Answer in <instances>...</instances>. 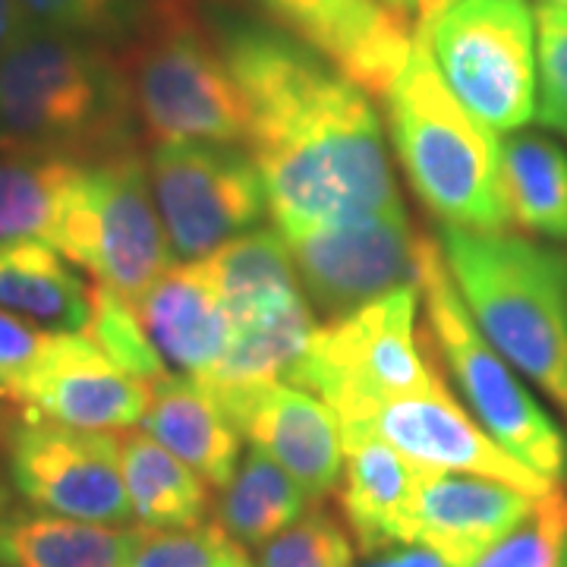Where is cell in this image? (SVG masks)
<instances>
[{
	"instance_id": "277c9868",
	"label": "cell",
	"mask_w": 567,
	"mask_h": 567,
	"mask_svg": "<svg viewBox=\"0 0 567 567\" xmlns=\"http://www.w3.org/2000/svg\"><path fill=\"white\" fill-rule=\"evenodd\" d=\"M382 102L394 152L420 203L445 227L507 230L495 133L457 102L416 35Z\"/></svg>"
},
{
	"instance_id": "f546056e",
	"label": "cell",
	"mask_w": 567,
	"mask_h": 567,
	"mask_svg": "<svg viewBox=\"0 0 567 567\" xmlns=\"http://www.w3.org/2000/svg\"><path fill=\"white\" fill-rule=\"evenodd\" d=\"M126 567H256L244 543L218 520L186 529H145Z\"/></svg>"
},
{
	"instance_id": "8fae6325",
	"label": "cell",
	"mask_w": 567,
	"mask_h": 567,
	"mask_svg": "<svg viewBox=\"0 0 567 567\" xmlns=\"http://www.w3.org/2000/svg\"><path fill=\"white\" fill-rule=\"evenodd\" d=\"M309 306L328 322L416 284V244L404 205L353 221L281 234Z\"/></svg>"
},
{
	"instance_id": "7c38bea8",
	"label": "cell",
	"mask_w": 567,
	"mask_h": 567,
	"mask_svg": "<svg viewBox=\"0 0 567 567\" xmlns=\"http://www.w3.org/2000/svg\"><path fill=\"white\" fill-rule=\"evenodd\" d=\"M10 483L48 514L111 527L133 520L114 432L22 420L10 435Z\"/></svg>"
},
{
	"instance_id": "d6986e66",
	"label": "cell",
	"mask_w": 567,
	"mask_h": 567,
	"mask_svg": "<svg viewBox=\"0 0 567 567\" xmlns=\"http://www.w3.org/2000/svg\"><path fill=\"white\" fill-rule=\"evenodd\" d=\"M142 328L164 365L205 382L230 341V316L199 262L171 265L136 300Z\"/></svg>"
},
{
	"instance_id": "4316f807",
	"label": "cell",
	"mask_w": 567,
	"mask_h": 567,
	"mask_svg": "<svg viewBox=\"0 0 567 567\" xmlns=\"http://www.w3.org/2000/svg\"><path fill=\"white\" fill-rule=\"evenodd\" d=\"M82 164L51 155H3L0 162V244H58L66 199Z\"/></svg>"
},
{
	"instance_id": "8992f818",
	"label": "cell",
	"mask_w": 567,
	"mask_h": 567,
	"mask_svg": "<svg viewBox=\"0 0 567 567\" xmlns=\"http://www.w3.org/2000/svg\"><path fill=\"white\" fill-rule=\"evenodd\" d=\"M416 262V287L429 319V341L442 353L476 423L520 464L546 476L548 483H565L567 435L517 379L520 372L476 328L451 281L442 244L420 237Z\"/></svg>"
},
{
	"instance_id": "8d00e7d4",
	"label": "cell",
	"mask_w": 567,
	"mask_h": 567,
	"mask_svg": "<svg viewBox=\"0 0 567 567\" xmlns=\"http://www.w3.org/2000/svg\"><path fill=\"white\" fill-rule=\"evenodd\" d=\"M379 3H385L388 10H394V13H404V17H410V13L416 10V0H379Z\"/></svg>"
},
{
	"instance_id": "1f68e13d",
	"label": "cell",
	"mask_w": 567,
	"mask_h": 567,
	"mask_svg": "<svg viewBox=\"0 0 567 567\" xmlns=\"http://www.w3.org/2000/svg\"><path fill=\"white\" fill-rule=\"evenodd\" d=\"M353 536L324 511H309L259 548L256 567H353Z\"/></svg>"
},
{
	"instance_id": "4fadbf2b",
	"label": "cell",
	"mask_w": 567,
	"mask_h": 567,
	"mask_svg": "<svg viewBox=\"0 0 567 567\" xmlns=\"http://www.w3.org/2000/svg\"><path fill=\"white\" fill-rule=\"evenodd\" d=\"M341 432H372L425 470L486 476L536 498L555 488V483H548L546 476L520 464L511 451L498 445L476 423V416L447 391L445 379L423 394L394 398L372 406L363 420L341 425Z\"/></svg>"
},
{
	"instance_id": "30bf717a",
	"label": "cell",
	"mask_w": 567,
	"mask_h": 567,
	"mask_svg": "<svg viewBox=\"0 0 567 567\" xmlns=\"http://www.w3.org/2000/svg\"><path fill=\"white\" fill-rule=\"evenodd\" d=\"M148 181L167 244L183 262H199L240 234L256 230L268 212L259 167L240 145H155Z\"/></svg>"
},
{
	"instance_id": "ffe728a7",
	"label": "cell",
	"mask_w": 567,
	"mask_h": 567,
	"mask_svg": "<svg viewBox=\"0 0 567 567\" xmlns=\"http://www.w3.org/2000/svg\"><path fill=\"white\" fill-rule=\"evenodd\" d=\"M142 432L177 454L208 486L224 488L240 466L244 435L224 413L221 401L189 375H164L148 388Z\"/></svg>"
},
{
	"instance_id": "5b68a950",
	"label": "cell",
	"mask_w": 567,
	"mask_h": 567,
	"mask_svg": "<svg viewBox=\"0 0 567 567\" xmlns=\"http://www.w3.org/2000/svg\"><path fill=\"white\" fill-rule=\"evenodd\" d=\"M133 117L145 140L246 142V102L205 0H155L121 48Z\"/></svg>"
},
{
	"instance_id": "6da1fadb",
	"label": "cell",
	"mask_w": 567,
	"mask_h": 567,
	"mask_svg": "<svg viewBox=\"0 0 567 567\" xmlns=\"http://www.w3.org/2000/svg\"><path fill=\"white\" fill-rule=\"evenodd\" d=\"M246 102V152L281 234L401 208L372 95L278 25L208 7Z\"/></svg>"
},
{
	"instance_id": "74e56055",
	"label": "cell",
	"mask_w": 567,
	"mask_h": 567,
	"mask_svg": "<svg viewBox=\"0 0 567 567\" xmlns=\"http://www.w3.org/2000/svg\"><path fill=\"white\" fill-rule=\"evenodd\" d=\"M3 511H7V495L0 492V514H3Z\"/></svg>"
},
{
	"instance_id": "9c48e42d",
	"label": "cell",
	"mask_w": 567,
	"mask_h": 567,
	"mask_svg": "<svg viewBox=\"0 0 567 567\" xmlns=\"http://www.w3.org/2000/svg\"><path fill=\"white\" fill-rule=\"evenodd\" d=\"M54 249L133 303L171 268L174 249L136 145L82 164Z\"/></svg>"
},
{
	"instance_id": "e575fe53",
	"label": "cell",
	"mask_w": 567,
	"mask_h": 567,
	"mask_svg": "<svg viewBox=\"0 0 567 567\" xmlns=\"http://www.w3.org/2000/svg\"><path fill=\"white\" fill-rule=\"evenodd\" d=\"M363 567H451L432 548L425 546H391L369 555Z\"/></svg>"
},
{
	"instance_id": "4dcf8cb0",
	"label": "cell",
	"mask_w": 567,
	"mask_h": 567,
	"mask_svg": "<svg viewBox=\"0 0 567 567\" xmlns=\"http://www.w3.org/2000/svg\"><path fill=\"white\" fill-rule=\"evenodd\" d=\"M473 567H567V495L555 486Z\"/></svg>"
},
{
	"instance_id": "603a6c76",
	"label": "cell",
	"mask_w": 567,
	"mask_h": 567,
	"mask_svg": "<svg viewBox=\"0 0 567 567\" xmlns=\"http://www.w3.org/2000/svg\"><path fill=\"white\" fill-rule=\"evenodd\" d=\"M498 186L507 227L567 244V152L558 142L507 136L498 145Z\"/></svg>"
},
{
	"instance_id": "7a4b0ae2",
	"label": "cell",
	"mask_w": 567,
	"mask_h": 567,
	"mask_svg": "<svg viewBox=\"0 0 567 567\" xmlns=\"http://www.w3.org/2000/svg\"><path fill=\"white\" fill-rule=\"evenodd\" d=\"M136 145L121 54L22 20L0 58V152L92 164Z\"/></svg>"
},
{
	"instance_id": "5bb4252c",
	"label": "cell",
	"mask_w": 567,
	"mask_h": 567,
	"mask_svg": "<svg viewBox=\"0 0 567 567\" xmlns=\"http://www.w3.org/2000/svg\"><path fill=\"white\" fill-rule=\"evenodd\" d=\"M7 404L20 406L22 420L121 432L142 423L148 385L111 363L82 331H54Z\"/></svg>"
},
{
	"instance_id": "83f0119b",
	"label": "cell",
	"mask_w": 567,
	"mask_h": 567,
	"mask_svg": "<svg viewBox=\"0 0 567 567\" xmlns=\"http://www.w3.org/2000/svg\"><path fill=\"white\" fill-rule=\"evenodd\" d=\"M82 334L99 347L111 363L121 365L133 379H140L142 385L152 388L167 375V365L142 328L136 303L99 281L92 284V306H89V322L82 328Z\"/></svg>"
},
{
	"instance_id": "d6a6232c",
	"label": "cell",
	"mask_w": 567,
	"mask_h": 567,
	"mask_svg": "<svg viewBox=\"0 0 567 567\" xmlns=\"http://www.w3.org/2000/svg\"><path fill=\"white\" fill-rule=\"evenodd\" d=\"M536 121L567 136V7L536 10Z\"/></svg>"
},
{
	"instance_id": "484cf974",
	"label": "cell",
	"mask_w": 567,
	"mask_h": 567,
	"mask_svg": "<svg viewBox=\"0 0 567 567\" xmlns=\"http://www.w3.org/2000/svg\"><path fill=\"white\" fill-rule=\"evenodd\" d=\"M303 486L262 451H249L221 488L215 520L246 548H262L281 529L297 524L309 507Z\"/></svg>"
},
{
	"instance_id": "2e32d148",
	"label": "cell",
	"mask_w": 567,
	"mask_h": 567,
	"mask_svg": "<svg viewBox=\"0 0 567 567\" xmlns=\"http://www.w3.org/2000/svg\"><path fill=\"white\" fill-rule=\"evenodd\" d=\"M281 32L334 63L365 95L385 99L404 70L413 35L404 13L379 0H249Z\"/></svg>"
},
{
	"instance_id": "52a82bcc",
	"label": "cell",
	"mask_w": 567,
	"mask_h": 567,
	"mask_svg": "<svg viewBox=\"0 0 567 567\" xmlns=\"http://www.w3.org/2000/svg\"><path fill=\"white\" fill-rule=\"evenodd\" d=\"M416 303L420 287L410 284L319 324L284 382L322 398L341 425L363 420L385 401L435 388L442 372L435 369V357H425L420 347Z\"/></svg>"
},
{
	"instance_id": "f35d334b",
	"label": "cell",
	"mask_w": 567,
	"mask_h": 567,
	"mask_svg": "<svg viewBox=\"0 0 567 567\" xmlns=\"http://www.w3.org/2000/svg\"><path fill=\"white\" fill-rule=\"evenodd\" d=\"M543 3H555V7H567V0H543Z\"/></svg>"
},
{
	"instance_id": "9a60e30c",
	"label": "cell",
	"mask_w": 567,
	"mask_h": 567,
	"mask_svg": "<svg viewBox=\"0 0 567 567\" xmlns=\"http://www.w3.org/2000/svg\"><path fill=\"white\" fill-rule=\"evenodd\" d=\"M208 391L221 401L237 432L265 457L284 466L312 502L338 488L344 470V439L334 410L322 398L284 379Z\"/></svg>"
},
{
	"instance_id": "cb8c5ba5",
	"label": "cell",
	"mask_w": 567,
	"mask_h": 567,
	"mask_svg": "<svg viewBox=\"0 0 567 567\" xmlns=\"http://www.w3.org/2000/svg\"><path fill=\"white\" fill-rule=\"evenodd\" d=\"M121 466L140 527L186 529L205 524L208 483L148 432L121 435Z\"/></svg>"
},
{
	"instance_id": "d590c367",
	"label": "cell",
	"mask_w": 567,
	"mask_h": 567,
	"mask_svg": "<svg viewBox=\"0 0 567 567\" xmlns=\"http://www.w3.org/2000/svg\"><path fill=\"white\" fill-rule=\"evenodd\" d=\"M20 25L22 13L20 7H17V0H0V58H3V51L10 48L13 35L20 32Z\"/></svg>"
},
{
	"instance_id": "ac0fdd59",
	"label": "cell",
	"mask_w": 567,
	"mask_h": 567,
	"mask_svg": "<svg viewBox=\"0 0 567 567\" xmlns=\"http://www.w3.org/2000/svg\"><path fill=\"white\" fill-rule=\"evenodd\" d=\"M344 470L338 480V507L353 546L375 555L391 546H413V505L425 466L372 432H341Z\"/></svg>"
},
{
	"instance_id": "f1b7e54d",
	"label": "cell",
	"mask_w": 567,
	"mask_h": 567,
	"mask_svg": "<svg viewBox=\"0 0 567 567\" xmlns=\"http://www.w3.org/2000/svg\"><path fill=\"white\" fill-rule=\"evenodd\" d=\"M17 7L32 25L117 51L136 35L155 0H17Z\"/></svg>"
},
{
	"instance_id": "e0dca14e",
	"label": "cell",
	"mask_w": 567,
	"mask_h": 567,
	"mask_svg": "<svg viewBox=\"0 0 567 567\" xmlns=\"http://www.w3.org/2000/svg\"><path fill=\"white\" fill-rule=\"evenodd\" d=\"M536 502L498 480L425 470L413 505V546L432 548L451 567H473L527 520Z\"/></svg>"
},
{
	"instance_id": "3957f363",
	"label": "cell",
	"mask_w": 567,
	"mask_h": 567,
	"mask_svg": "<svg viewBox=\"0 0 567 567\" xmlns=\"http://www.w3.org/2000/svg\"><path fill=\"white\" fill-rule=\"evenodd\" d=\"M451 281L476 328L567 416V252L507 230L442 227Z\"/></svg>"
},
{
	"instance_id": "d4e9b609",
	"label": "cell",
	"mask_w": 567,
	"mask_h": 567,
	"mask_svg": "<svg viewBox=\"0 0 567 567\" xmlns=\"http://www.w3.org/2000/svg\"><path fill=\"white\" fill-rule=\"evenodd\" d=\"M205 275L218 287L227 316H246L265 306L284 303L303 293L297 265L281 230L256 227L199 259Z\"/></svg>"
},
{
	"instance_id": "44dd1931",
	"label": "cell",
	"mask_w": 567,
	"mask_h": 567,
	"mask_svg": "<svg viewBox=\"0 0 567 567\" xmlns=\"http://www.w3.org/2000/svg\"><path fill=\"white\" fill-rule=\"evenodd\" d=\"M136 539L140 527L7 507L0 514V567H126Z\"/></svg>"
},
{
	"instance_id": "836d02e7",
	"label": "cell",
	"mask_w": 567,
	"mask_h": 567,
	"mask_svg": "<svg viewBox=\"0 0 567 567\" xmlns=\"http://www.w3.org/2000/svg\"><path fill=\"white\" fill-rule=\"evenodd\" d=\"M54 331L0 309V401H7L39 363Z\"/></svg>"
},
{
	"instance_id": "7402d4cb",
	"label": "cell",
	"mask_w": 567,
	"mask_h": 567,
	"mask_svg": "<svg viewBox=\"0 0 567 567\" xmlns=\"http://www.w3.org/2000/svg\"><path fill=\"white\" fill-rule=\"evenodd\" d=\"M89 306L92 287L54 246L41 240L0 244V309L48 331H82Z\"/></svg>"
},
{
	"instance_id": "ba28073f",
	"label": "cell",
	"mask_w": 567,
	"mask_h": 567,
	"mask_svg": "<svg viewBox=\"0 0 567 567\" xmlns=\"http://www.w3.org/2000/svg\"><path fill=\"white\" fill-rule=\"evenodd\" d=\"M416 39L457 102L492 133L536 117V13L527 0H442L420 17Z\"/></svg>"
}]
</instances>
